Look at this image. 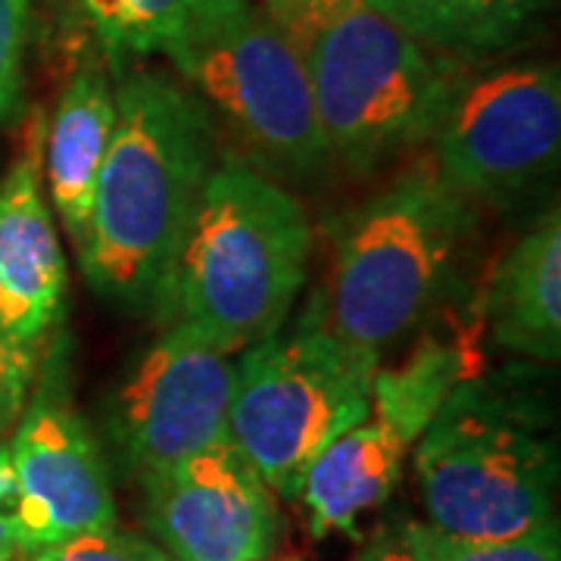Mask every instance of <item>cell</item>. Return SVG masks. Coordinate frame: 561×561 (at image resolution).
Returning a JSON list of instances; mask_svg holds the SVG:
<instances>
[{"instance_id": "obj_1", "label": "cell", "mask_w": 561, "mask_h": 561, "mask_svg": "<svg viewBox=\"0 0 561 561\" xmlns=\"http://www.w3.org/2000/svg\"><path fill=\"white\" fill-rule=\"evenodd\" d=\"M113 94L116 128L79 265L103 300L153 312L219 162V131L201 98L157 69L119 72Z\"/></svg>"}, {"instance_id": "obj_2", "label": "cell", "mask_w": 561, "mask_h": 561, "mask_svg": "<svg viewBox=\"0 0 561 561\" xmlns=\"http://www.w3.org/2000/svg\"><path fill=\"white\" fill-rule=\"evenodd\" d=\"M478 247V203L443 179L431 157L400 175L334 231L328 275L302 319L381 356L459 294Z\"/></svg>"}, {"instance_id": "obj_3", "label": "cell", "mask_w": 561, "mask_h": 561, "mask_svg": "<svg viewBox=\"0 0 561 561\" xmlns=\"http://www.w3.org/2000/svg\"><path fill=\"white\" fill-rule=\"evenodd\" d=\"M309 256L312 225L300 197L250 162L219 160L153 312L165 324H194L241 356L280 331Z\"/></svg>"}, {"instance_id": "obj_4", "label": "cell", "mask_w": 561, "mask_h": 561, "mask_svg": "<svg viewBox=\"0 0 561 561\" xmlns=\"http://www.w3.org/2000/svg\"><path fill=\"white\" fill-rule=\"evenodd\" d=\"M427 527L474 542L515 540L556 518L559 443L524 381L471 375L415 440Z\"/></svg>"}, {"instance_id": "obj_5", "label": "cell", "mask_w": 561, "mask_h": 561, "mask_svg": "<svg viewBox=\"0 0 561 561\" xmlns=\"http://www.w3.org/2000/svg\"><path fill=\"white\" fill-rule=\"evenodd\" d=\"M331 162L353 175L409 157L434 138L465 81L459 60L424 47L353 0L300 47Z\"/></svg>"}, {"instance_id": "obj_6", "label": "cell", "mask_w": 561, "mask_h": 561, "mask_svg": "<svg viewBox=\"0 0 561 561\" xmlns=\"http://www.w3.org/2000/svg\"><path fill=\"white\" fill-rule=\"evenodd\" d=\"M160 54L253 169L275 181H312L334 165L302 54L253 0H197Z\"/></svg>"}, {"instance_id": "obj_7", "label": "cell", "mask_w": 561, "mask_h": 561, "mask_svg": "<svg viewBox=\"0 0 561 561\" xmlns=\"http://www.w3.org/2000/svg\"><path fill=\"white\" fill-rule=\"evenodd\" d=\"M378 368L381 356L300 316L287 334L275 331L238 356L228 443L275 496L297 500L321 449L368 419Z\"/></svg>"}, {"instance_id": "obj_8", "label": "cell", "mask_w": 561, "mask_h": 561, "mask_svg": "<svg viewBox=\"0 0 561 561\" xmlns=\"http://www.w3.org/2000/svg\"><path fill=\"white\" fill-rule=\"evenodd\" d=\"M431 144L434 165L468 201L518 203L559 169V66H505L465 79Z\"/></svg>"}, {"instance_id": "obj_9", "label": "cell", "mask_w": 561, "mask_h": 561, "mask_svg": "<svg viewBox=\"0 0 561 561\" xmlns=\"http://www.w3.org/2000/svg\"><path fill=\"white\" fill-rule=\"evenodd\" d=\"M238 356L201 328L172 321L144 346L106 402L110 437L147 478L228 440Z\"/></svg>"}, {"instance_id": "obj_10", "label": "cell", "mask_w": 561, "mask_h": 561, "mask_svg": "<svg viewBox=\"0 0 561 561\" xmlns=\"http://www.w3.org/2000/svg\"><path fill=\"white\" fill-rule=\"evenodd\" d=\"M7 453L25 496V556L116 524V496L94 431L66 397L60 359L44 368Z\"/></svg>"}, {"instance_id": "obj_11", "label": "cell", "mask_w": 561, "mask_h": 561, "mask_svg": "<svg viewBox=\"0 0 561 561\" xmlns=\"http://www.w3.org/2000/svg\"><path fill=\"white\" fill-rule=\"evenodd\" d=\"M140 481L169 561H250L278 546L275 493L228 440Z\"/></svg>"}, {"instance_id": "obj_12", "label": "cell", "mask_w": 561, "mask_h": 561, "mask_svg": "<svg viewBox=\"0 0 561 561\" xmlns=\"http://www.w3.org/2000/svg\"><path fill=\"white\" fill-rule=\"evenodd\" d=\"M44 128L38 106L22 125V140L0 179V331L41 346L60 324L69 268L44 191Z\"/></svg>"}, {"instance_id": "obj_13", "label": "cell", "mask_w": 561, "mask_h": 561, "mask_svg": "<svg viewBox=\"0 0 561 561\" xmlns=\"http://www.w3.org/2000/svg\"><path fill=\"white\" fill-rule=\"evenodd\" d=\"M486 341L522 359L561 356V216L549 209L512 243L481 297Z\"/></svg>"}, {"instance_id": "obj_14", "label": "cell", "mask_w": 561, "mask_h": 561, "mask_svg": "<svg viewBox=\"0 0 561 561\" xmlns=\"http://www.w3.org/2000/svg\"><path fill=\"white\" fill-rule=\"evenodd\" d=\"M116 128V94L101 66L88 62L66 81L44 128V191L66 238H88L94 191Z\"/></svg>"}, {"instance_id": "obj_15", "label": "cell", "mask_w": 561, "mask_h": 561, "mask_svg": "<svg viewBox=\"0 0 561 561\" xmlns=\"http://www.w3.org/2000/svg\"><path fill=\"white\" fill-rule=\"evenodd\" d=\"M409 446L378 419L359 421L321 449L306 468L297 500L306 508L309 534H359L362 515L381 508L400 483Z\"/></svg>"}, {"instance_id": "obj_16", "label": "cell", "mask_w": 561, "mask_h": 561, "mask_svg": "<svg viewBox=\"0 0 561 561\" xmlns=\"http://www.w3.org/2000/svg\"><path fill=\"white\" fill-rule=\"evenodd\" d=\"M478 371L481 362L474 353V337L459 331H431L419 337L402 365L375 371L368 415L387 424L412 449L449 393Z\"/></svg>"}, {"instance_id": "obj_17", "label": "cell", "mask_w": 561, "mask_h": 561, "mask_svg": "<svg viewBox=\"0 0 561 561\" xmlns=\"http://www.w3.org/2000/svg\"><path fill=\"white\" fill-rule=\"evenodd\" d=\"M443 57L496 54L527 35L552 0H365Z\"/></svg>"}, {"instance_id": "obj_18", "label": "cell", "mask_w": 561, "mask_h": 561, "mask_svg": "<svg viewBox=\"0 0 561 561\" xmlns=\"http://www.w3.org/2000/svg\"><path fill=\"white\" fill-rule=\"evenodd\" d=\"M197 0H79V10L113 69L160 54Z\"/></svg>"}, {"instance_id": "obj_19", "label": "cell", "mask_w": 561, "mask_h": 561, "mask_svg": "<svg viewBox=\"0 0 561 561\" xmlns=\"http://www.w3.org/2000/svg\"><path fill=\"white\" fill-rule=\"evenodd\" d=\"M405 540L415 561H561L559 522L515 540H456L427 524H405Z\"/></svg>"}, {"instance_id": "obj_20", "label": "cell", "mask_w": 561, "mask_h": 561, "mask_svg": "<svg viewBox=\"0 0 561 561\" xmlns=\"http://www.w3.org/2000/svg\"><path fill=\"white\" fill-rule=\"evenodd\" d=\"M32 561H169L160 546L135 530L101 527V530H84L72 534L66 540L50 542L38 552L28 556Z\"/></svg>"}, {"instance_id": "obj_21", "label": "cell", "mask_w": 561, "mask_h": 561, "mask_svg": "<svg viewBox=\"0 0 561 561\" xmlns=\"http://www.w3.org/2000/svg\"><path fill=\"white\" fill-rule=\"evenodd\" d=\"M28 32H32V0H0V122L13 119L22 103Z\"/></svg>"}, {"instance_id": "obj_22", "label": "cell", "mask_w": 561, "mask_h": 561, "mask_svg": "<svg viewBox=\"0 0 561 561\" xmlns=\"http://www.w3.org/2000/svg\"><path fill=\"white\" fill-rule=\"evenodd\" d=\"M41 346L13 341L0 331V437L13 434L41 365Z\"/></svg>"}, {"instance_id": "obj_23", "label": "cell", "mask_w": 561, "mask_h": 561, "mask_svg": "<svg viewBox=\"0 0 561 561\" xmlns=\"http://www.w3.org/2000/svg\"><path fill=\"white\" fill-rule=\"evenodd\" d=\"M346 3L353 0H262V10L300 50L321 22L331 20Z\"/></svg>"}, {"instance_id": "obj_24", "label": "cell", "mask_w": 561, "mask_h": 561, "mask_svg": "<svg viewBox=\"0 0 561 561\" xmlns=\"http://www.w3.org/2000/svg\"><path fill=\"white\" fill-rule=\"evenodd\" d=\"M362 561H415L412 546L405 540V527L397 530V534H383L381 540L365 552V559Z\"/></svg>"}, {"instance_id": "obj_25", "label": "cell", "mask_w": 561, "mask_h": 561, "mask_svg": "<svg viewBox=\"0 0 561 561\" xmlns=\"http://www.w3.org/2000/svg\"><path fill=\"white\" fill-rule=\"evenodd\" d=\"M20 559H25V556L16 549V542L7 537V530L0 527V561H20Z\"/></svg>"}, {"instance_id": "obj_26", "label": "cell", "mask_w": 561, "mask_h": 561, "mask_svg": "<svg viewBox=\"0 0 561 561\" xmlns=\"http://www.w3.org/2000/svg\"><path fill=\"white\" fill-rule=\"evenodd\" d=\"M250 561H297V556H275V552H268V556H262V559H250Z\"/></svg>"}]
</instances>
